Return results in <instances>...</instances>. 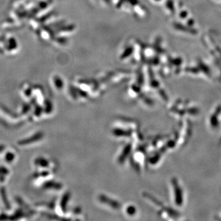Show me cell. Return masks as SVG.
<instances>
[{
    "label": "cell",
    "instance_id": "cell-1",
    "mask_svg": "<svg viewBox=\"0 0 221 221\" xmlns=\"http://www.w3.org/2000/svg\"><path fill=\"white\" fill-rule=\"evenodd\" d=\"M221 115V106H219L212 112L209 119V123L212 128H217L219 125V117Z\"/></svg>",
    "mask_w": 221,
    "mask_h": 221
},
{
    "label": "cell",
    "instance_id": "cell-2",
    "mask_svg": "<svg viewBox=\"0 0 221 221\" xmlns=\"http://www.w3.org/2000/svg\"><path fill=\"white\" fill-rule=\"evenodd\" d=\"M174 199L175 202H176V204L178 205H181L184 202L183 200V192H182V190L178 184V181H174Z\"/></svg>",
    "mask_w": 221,
    "mask_h": 221
}]
</instances>
